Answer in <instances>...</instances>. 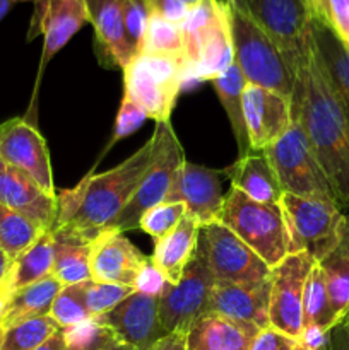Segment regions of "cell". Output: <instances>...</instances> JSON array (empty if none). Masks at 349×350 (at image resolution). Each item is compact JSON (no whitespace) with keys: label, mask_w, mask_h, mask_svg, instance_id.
<instances>
[{"label":"cell","mask_w":349,"mask_h":350,"mask_svg":"<svg viewBox=\"0 0 349 350\" xmlns=\"http://www.w3.org/2000/svg\"><path fill=\"white\" fill-rule=\"evenodd\" d=\"M103 347H84V345H68L65 344L64 350H101Z\"/></svg>","instance_id":"cell-53"},{"label":"cell","mask_w":349,"mask_h":350,"mask_svg":"<svg viewBox=\"0 0 349 350\" xmlns=\"http://www.w3.org/2000/svg\"><path fill=\"white\" fill-rule=\"evenodd\" d=\"M10 265H12V262L7 258L5 253H3L2 248H0V282H2V280H5L7 273H9V270H10Z\"/></svg>","instance_id":"cell-50"},{"label":"cell","mask_w":349,"mask_h":350,"mask_svg":"<svg viewBox=\"0 0 349 350\" xmlns=\"http://www.w3.org/2000/svg\"><path fill=\"white\" fill-rule=\"evenodd\" d=\"M53 269L51 275L62 286L91 280V250L94 238L70 228H53Z\"/></svg>","instance_id":"cell-25"},{"label":"cell","mask_w":349,"mask_h":350,"mask_svg":"<svg viewBox=\"0 0 349 350\" xmlns=\"http://www.w3.org/2000/svg\"><path fill=\"white\" fill-rule=\"evenodd\" d=\"M185 2H187L188 7H190V5H195L197 2H201V0H185Z\"/></svg>","instance_id":"cell-55"},{"label":"cell","mask_w":349,"mask_h":350,"mask_svg":"<svg viewBox=\"0 0 349 350\" xmlns=\"http://www.w3.org/2000/svg\"><path fill=\"white\" fill-rule=\"evenodd\" d=\"M224 178H228L226 170H211L185 159L164 202L185 204L187 214L194 215L198 224L204 228L218 221L224 200L222 195Z\"/></svg>","instance_id":"cell-16"},{"label":"cell","mask_w":349,"mask_h":350,"mask_svg":"<svg viewBox=\"0 0 349 350\" xmlns=\"http://www.w3.org/2000/svg\"><path fill=\"white\" fill-rule=\"evenodd\" d=\"M65 349V337H64V330H58L53 337L48 338L44 344H41L40 347H36L34 350H64Z\"/></svg>","instance_id":"cell-48"},{"label":"cell","mask_w":349,"mask_h":350,"mask_svg":"<svg viewBox=\"0 0 349 350\" xmlns=\"http://www.w3.org/2000/svg\"><path fill=\"white\" fill-rule=\"evenodd\" d=\"M216 284H259L269 279L270 267L221 222L202 228Z\"/></svg>","instance_id":"cell-13"},{"label":"cell","mask_w":349,"mask_h":350,"mask_svg":"<svg viewBox=\"0 0 349 350\" xmlns=\"http://www.w3.org/2000/svg\"><path fill=\"white\" fill-rule=\"evenodd\" d=\"M311 17L327 27L349 51V0H308Z\"/></svg>","instance_id":"cell-38"},{"label":"cell","mask_w":349,"mask_h":350,"mask_svg":"<svg viewBox=\"0 0 349 350\" xmlns=\"http://www.w3.org/2000/svg\"><path fill=\"white\" fill-rule=\"evenodd\" d=\"M23 2H34V0H23Z\"/></svg>","instance_id":"cell-57"},{"label":"cell","mask_w":349,"mask_h":350,"mask_svg":"<svg viewBox=\"0 0 349 350\" xmlns=\"http://www.w3.org/2000/svg\"><path fill=\"white\" fill-rule=\"evenodd\" d=\"M260 328L216 313L202 314L187 332V350H248Z\"/></svg>","instance_id":"cell-23"},{"label":"cell","mask_w":349,"mask_h":350,"mask_svg":"<svg viewBox=\"0 0 349 350\" xmlns=\"http://www.w3.org/2000/svg\"><path fill=\"white\" fill-rule=\"evenodd\" d=\"M245 14L277 48L294 72L313 51L308 0H226Z\"/></svg>","instance_id":"cell-4"},{"label":"cell","mask_w":349,"mask_h":350,"mask_svg":"<svg viewBox=\"0 0 349 350\" xmlns=\"http://www.w3.org/2000/svg\"><path fill=\"white\" fill-rule=\"evenodd\" d=\"M132 293V287L118 286V284L96 282V280H86L84 282L86 306H88L91 318L108 313Z\"/></svg>","instance_id":"cell-40"},{"label":"cell","mask_w":349,"mask_h":350,"mask_svg":"<svg viewBox=\"0 0 349 350\" xmlns=\"http://www.w3.org/2000/svg\"><path fill=\"white\" fill-rule=\"evenodd\" d=\"M156 156V137L106 173H89L77 187L57 193L53 228H70L96 238L125 208Z\"/></svg>","instance_id":"cell-2"},{"label":"cell","mask_w":349,"mask_h":350,"mask_svg":"<svg viewBox=\"0 0 349 350\" xmlns=\"http://www.w3.org/2000/svg\"><path fill=\"white\" fill-rule=\"evenodd\" d=\"M153 135L156 137V156L153 164L144 174L129 204L105 231L125 232L139 229L142 215L166 200L174 178L185 163V154L170 122H157Z\"/></svg>","instance_id":"cell-8"},{"label":"cell","mask_w":349,"mask_h":350,"mask_svg":"<svg viewBox=\"0 0 349 350\" xmlns=\"http://www.w3.org/2000/svg\"><path fill=\"white\" fill-rule=\"evenodd\" d=\"M185 77L187 65L181 58L139 53L123 68V96L132 99L147 118L170 122Z\"/></svg>","instance_id":"cell-5"},{"label":"cell","mask_w":349,"mask_h":350,"mask_svg":"<svg viewBox=\"0 0 349 350\" xmlns=\"http://www.w3.org/2000/svg\"><path fill=\"white\" fill-rule=\"evenodd\" d=\"M50 317L57 321L60 328H70L91 320V314L86 306L84 282L62 287L51 304Z\"/></svg>","instance_id":"cell-37"},{"label":"cell","mask_w":349,"mask_h":350,"mask_svg":"<svg viewBox=\"0 0 349 350\" xmlns=\"http://www.w3.org/2000/svg\"><path fill=\"white\" fill-rule=\"evenodd\" d=\"M58 330L60 327L50 314L29 318L3 332L0 350H34L53 337Z\"/></svg>","instance_id":"cell-35"},{"label":"cell","mask_w":349,"mask_h":350,"mask_svg":"<svg viewBox=\"0 0 349 350\" xmlns=\"http://www.w3.org/2000/svg\"><path fill=\"white\" fill-rule=\"evenodd\" d=\"M62 287L64 286L53 275H48L31 286L16 291L7 303L5 313L0 320V328L7 330L29 318L50 314L51 304Z\"/></svg>","instance_id":"cell-28"},{"label":"cell","mask_w":349,"mask_h":350,"mask_svg":"<svg viewBox=\"0 0 349 350\" xmlns=\"http://www.w3.org/2000/svg\"><path fill=\"white\" fill-rule=\"evenodd\" d=\"M328 350H349V328L339 323L328 334Z\"/></svg>","instance_id":"cell-46"},{"label":"cell","mask_w":349,"mask_h":350,"mask_svg":"<svg viewBox=\"0 0 349 350\" xmlns=\"http://www.w3.org/2000/svg\"><path fill=\"white\" fill-rule=\"evenodd\" d=\"M10 296H12V294H10V291L7 289L5 282L2 280V282H0V320H2L3 313H5V308H7V303H9Z\"/></svg>","instance_id":"cell-49"},{"label":"cell","mask_w":349,"mask_h":350,"mask_svg":"<svg viewBox=\"0 0 349 350\" xmlns=\"http://www.w3.org/2000/svg\"><path fill=\"white\" fill-rule=\"evenodd\" d=\"M311 33H313L317 60L324 72L332 98L337 103L342 118L349 129V51L327 27L315 19L311 23Z\"/></svg>","instance_id":"cell-22"},{"label":"cell","mask_w":349,"mask_h":350,"mask_svg":"<svg viewBox=\"0 0 349 350\" xmlns=\"http://www.w3.org/2000/svg\"><path fill=\"white\" fill-rule=\"evenodd\" d=\"M263 152L276 171L284 193L322 198L339 205L331 181L325 176L303 126L293 120L287 132Z\"/></svg>","instance_id":"cell-9"},{"label":"cell","mask_w":349,"mask_h":350,"mask_svg":"<svg viewBox=\"0 0 349 350\" xmlns=\"http://www.w3.org/2000/svg\"><path fill=\"white\" fill-rule=\"evenodd\" d=\"M33 17H31L27 41L34 40L38 34L43 36V53L36 75L31 109H34L36 92L40 89L41 77L51 58L72 40L79 29L91 21L86 0H34Z\"/></svg>","instance_id":"cell-12"},{"label":"cell","mask_w":349,"mask_h":350,"mask_svg":"<svg viewBox=\"0 0 349 350\" xmlns=\"http://www.w3.org/2000/svg\"><path fill=\"white\" fill-rule=\"evenodd\" d=\"M327 282L332 310L339 323L349 313V214H346L341 239L335 248L318 262Z\"/></svg>","instance_id":"cell-29"},{"label":"cell","mask_w":349,"mask_h":350,"mask_svg":"<svg viewBox=\"0 0 349 350\" xmlns=\"http://www.w3.org/2000/svg\"><path fill=\"white\" fill-rule=\"evenodd\" d=\"M185 214H187V207L181 202H163L142 215L139 229L153 236L154 239H161L180 224Z\"/></svg>","instance_id":"cell-39"},{"label":"cell","mask_w":349,"mask_h":350,"mask_svg":"<svg viewBox=\"0 0 349 350\" xmlns=\"http://www.w3.org/2000/svg\"><path fill=\"white\" fill-rule=\"evenodd\" d=\"M140 53L168 55L183 60V36L180 24L170 23L156 14H149Z\"/></svg>","instance_id":"cell-36"},{"label":"cell","mask_w":349,"mask_h":350,"mask_svg":"<svg viewBox=\"0 0 349 350\" xmlns=\"http://www.w3.org/2000/svg\"><path fill=\"white\" fill-rule=\"evenodd\" d=\"M17 2H23V0H0V23Z\"/></svg>","instance_id":"cell-52"},{"label":"cell","mask_w":349,"mask_h":350,"mask_svg":"<svg viewBox=\"0 0 349 350\" xmlns=\"http://www.w3.org/2000/svg\"><path fill=\"white\" fill-rule=\"evenodd\" d=\"M281 208L289 234V255L305 252L318 263L341 239L346 212L334 202L284 193Z\"/></svg>","instance_id":"cell-7"},{"label":"cell","mask_w":349,"mask_h":350,"mask_svg":"<svg viewBox=\"0 0 349 350\" xmlns=\"http://www.w3.org/2000/svg\"><path fill=\"white\" fill-rule=\"evenodd\" d=\"M94 320L135 350H153L156 342L166 335L159 321V297L137 291Z\"/></svg>","instance_id":"cell-15"},{"label":"cell","mask_w":349,"mask_h":350,"mask_svg":"<svg viewBox=\"0 0 349 350\" xmlns=\"http://www.w3.org/2000/svg\"><path fill=\"white\" fill-rule=\"evenodd\" d=\"M211 84L233 129V135H235L236 146H238V157H243L252 150L250 149L245 116H243V91H245L246 85L245 77L240 72L238 65L233 64L224 74L212 79Z\"/></svg>","instance_id":"cell-31"},{"label":"cell","mask_w":349,"mask_h":350,"mask_svg":"<svg viewBox=\"0 0 349 350\" xmlns=\"http://www.w3.org/2000/svg\"><path fill=\"white\" fill-rule=\"evenodd\" d=\"M339 320L332 310L325 275L318 263H315L305 284L303 293V330L315 328L328 334L337 327Z\"/></svg>","instance_id":"cell-33"},{"label":"cell","mask_w":349,"mask_h":350,"mask_svg":"<svg viewBox=\"0 0 349 350\" xmlns=\"http://www.w3.org/2000/svg\"><path fill=\"white\" fill-rule=\"evenodd\" d=\"M149 14L163 17L170 23L181 24L188 12V3L185 0H144Z\"/></svg>","instance_id":"cell-45"},{"label":"cell","mask_w":349,"mask_h":350,"mask_svg":"<svg viewBox=\"0 0 349 350\" xmlns=\"http://www.w3.org/2000/svg\"><path fill=\"white\" fill-rule=\"evenodd\" d=\"M89 9V23L94 27L96 50L99 60L108 67L123 68L132 60L133 50L123 26V0H86Z\"/></svg>","instance_id":"cell-21"},{"label":"cell","mask_w":349,"mask_h":350,"mask_svg":"<svg viewBox=\"0 0 349 350\" xmlns=\"http://www.w3.org/2000/svg\"><path fill=\"white\" fill-rule=\"evenodd\" d=\"M43 232L33 221L0 205V248L10 262L19 258Z\"/></svg>","instance_id":"cell-34"},{"label":"cell","mask_w":349,"mask_h":350,"mask_svg":"<svg viewBox=\"0 0 349 350\" xmlns=\"http://www.w3.org/2000/svg\"><path fill=\"white\" fill-rule=\"evenodd\" d=\"M243 116L250 149L266 150L281 139L293 123L291 99L269 89L246 84L243 91Z\"/></svg>","instance_id":"cell-17"},{"label":"cell","mask_w":349,"mask_h":350,"mask_svg":"<svg viewBox=\"0 0 349 350\" xmlns=\"http://www.w3.org/2000/svg\"><path fill=\"white\" fill-rule=\"evenodd\" d=\"M53 258V232L50 229L44 231L19 258L12 262L3 280L10 294L51 275Z\"/></svg>","instance_id":"cell-30"},{"label":"cell","mask_w":349,"mask_h":350,"mask_svg":"<svg viewBox=\"0 0 349 350\" xmlns=\"http://www.w3.org/2000/svg\"><path fill=\"white\" fill-rule=\"evenodd\" d=\"M153 350H187V335L168 334L156 342Z\"/></svg>","instance_id":"cell-47"},{"label":"cell","mask_w":349,"mask_h":350,"mask_svg":"<svg viewBox=\"0 0 349 350\" xmlns=\"http://www.w3.org/2000/svg\"><path fill=\"white\" fill-rule=\"evenodd\" d=\"M3 328H0V345H2V342H3Z\"/></svg>","instance_id":"cell-56"},{"label":"cell","mask_w":349,"mask_h":350,"mask_svg":"<svg viewBox=\"0 0 349 350\" xmlns=\"http://www.w3.org/2000/svg\"><path fill=\"white\" fill-rule=\"evenodd\" d=\"M224 5L226 0H201L195 5L188 7L187 16L180 24L183 36V62L187 70L197 64L205 36L219 19Z\"/></svg>","instance_id":"cell-32"},{"label":"cell","mask_w":349,"mask_h":350,"mask_svg":"<svg viewBox=\"0 0 349 350\" xmlns=\"http://www.w3.org/2000/svg\"><path fill=\"white\" fill-rule=\"evenodd\" d=\"M216 286L209 263L204 231L198 236L197 250L177 284H170L159 297V321L164 334H185L195 320L207 313V304Z\"/></svg>","instance_id":"cell-10"},{"label":"cell","mask_w":349,"mask_h":350,"mask_svg":"<svg viewBox=\"0 0 349 350\" xmlns=\"http://www.w3.org/2000/svg\"><path fill=\"white\" fill-rule=\"evenodd\" d=\"M170 282L164 279L163 273L156 269V265L153 263V260H147V263L144 265V269L140 270L139 277L135 280V286L133 291L137 293L147 294V296L161 297V294L168 289Z\"/></svg>","instance_id":"cell-44"},{"label":"cell","mask_w":349,"mask_h":350,"mask_svg":"<svg viewBox=\"0 0 349 350\" xmlns=\"http://www.w3.org/2000/svg\"><path fill=\"white\" fill-rule=\"evenodd\" d=\"M322 350H328V347H325V349H322Z\"/></svg>","instance_id":"cell-58"},{"label":"cell","mask_w":349,"mask_h":350,"mask_svg":"<svg viewBox=\"0 0 349 350\" xmlns=\"http://www.w3.org/2000/svg\"><path fill=\"white\" fill-rule=\"evenodd\" d=\"M231 34L235 64L246 84L269 89L287 99L293 98L296 72L279 48L235 7H231Z\"/></svg>","instance_id":"cell-6"},{"label":"cell","mask_w":349,"mask_h":350,"mask_svg":"<svg viewBox=\"0 0 349 350\" xmlns=\"http://www.w3.org/2000/svg\"><path fill=\"white\" fill-rule=\"evenodd\" d=\"M218 222L235 232L270 269L289 255V234L281 204H260L231 188L224 195Z\"/></svg>","instance_id":"cell-3"},{"label":"cell","mask_w":349,"mask_h":350,"mask_svg":"<svg viewBox=\"0 0 349 350\" xmlns=\"http://www.w3.org/2000/svg\"><path fill=\"white\" fill-rule=\"evenodd\" d=\"M269 279L259 284H216L207 313L262 328L269 325Z\"/></svg>","instance_id":"cell-20"},{"label":"cell","mask_w":349,"mask_h":350,"mask_svg":"<svg viewBox=\"0 0 349 350\" xmlns=\"http://www.w3.org/2000/svg\"><path fill=\"white\" fill-rule=\"evenodd\" d=\"M0 205L24 215L44 231L53 229L58 215L57 195H50L23 171L0 159Z\"/></svg>","instance_id":"cell-19"},{"label":"cell","mask_w":349,"mask_h":350,"mask_svg":"<svg viewBox=\"0 0 349 350\" xmlns=\"http://www.w3.org/2000/svg\"><path fill=\"white\" fill-rule=\"evenodd\" d=\"M233 64H235V50H233L231 34V7L226 2L221 16L205 36L197 64L188 68L187 74H190L195 81L211 82L212 79L224 74Z\"/></svg>","instance_id":"cell-27"},{"label":"cell","mask_w":349,"mask_h":350,"mask_svg":"<svg viewBox=\"0 0 349 350\" xmlns=\"http://www.w3.org/2000/svg\"><path fill=\"white\" fill-rule=\"evenodd\" d=\"M291 116L303 126L310 146L331 181L339 207L349 214V129L313 51L296 70Z\"/></svg>","instance_id":"cell-1"},{"label":"cell","mask_w":349,"mask_h":350,"mask_svg":"<svg viewBox=\"0 0 349 350\" xmlns=\"http://www.w3.org/2000/svg\"><path fill=\"white\" fill-rule=\"evenodd\" d=\"M202 226L190 214H185L180 224L161 239H156L151 260L170 284H177L197 250Z\"/></svg>","instance_id":"cell-26"},{"label":"cell","mask_w":349,"mask_h":350,"mask_svg":"<svg viewBox=\"0 0 349 350\" xmlns=\"http://www.w3.org/2000/svg\"><path fill=\"white\" fill-rule=\"evenodd\" d=\"M341 325H344V327H346V328H349V313H348V314H346V317H344V318H342Z\"/></svg>","instance_id":"cell-54"},{"label":"cell","mask_w":349,"mask_h":350,"mask_svg":"<svg viewBox=\"0 0 349 350\" xmlns=\"http://www.w3.org/2000/svg\"><path fill=\"white\" fill-rule=\"evenodd\" d=\"M147 256L123 232L103 231L92 241L91 250V280L118 284L132 287L140 270L147 263Z\"/></svg>","instance_id":"cell-18"},{"label":"cell","mask_w":349,"mask_h":350,"mask_svg":"<svg viewBox=\"0 0 349 350\" xmlns=\"http://www.w3.org/2000/svg\"><path fill=\"white\" fill-rule=\"evenodd\" d=\"M101 350H135V347H132V345L118 340V338H113V340L109 342V344H106Z\"/></svg>","instance_id":"cell-51"},{"label":"cell","mask_w":349,"mask_h":350,"mask_svg":"<svg viewBox=\"0 0 349 350\" xmlns=\"http://www.w3.org/2000/svg\"><path fill=\"white\" fill-rule=\"evenodd\" d=\"M0 159L33 178L47 193L57 195L47 142L26 116L0 125Z\"/></svg>","instance_id":"cell-14"},{"label":"cell","mask_w":349,"mask_h":350,"mask_svg":"<svg viewBox=\"0 0 349 350\" xmlns=\"http://www.w3.org/2000/svg\"><path fill=\"white\" fill-rule=\"evenodd\" d=\"M146 118H147L146 113H144L142 109L132 101V99L123 96L122 105H120V109H118V115H116V120H115V129H113L112 139H109V142L106 144V147L103 149V154L99 156V159H101L103 156H106V154L109 152V149H112L118 140H123L125 137H129L130 133L135 132V130L142 125Z\"/></svg>","instance_id":"cell-42"},{"label":"cell","mask_w":349,"mask_h":350,"mask_svg":"<svg viewBox=\"0 0 349 350\" xmlns=\"http://www.w3.org/2000/svg\"><path fill=\"white\" fill-rule=\"evenodd\" d=\"M248 350H305L300 338H293L272 327L259 330Z\"/></svg>","instance_id":"cell-43"},{"label":"cell","mask_w":349,"mask_h":350,"mask_svg":"<svg viewBox=\"0 0 349 350\" xmlns=\"http://www.w3.org/2000/svg\"><path fill=\"white\" fill-rule=\"evenodd\" d=\"M122 16L127 38H129V43L133 50V57H135L142 51L149 12H147L144 0H123Z\"/></svg>","instance_id":"cell-41"},{"label":"cell","mask_w":349,"mask_h":350,"mask_svg":"<svg viewBox=\"0 0 349 350\" xmlns=\"http://www.w3.org/2000/svg\"><path fill=\"white\" fill-rule=\"evenodd\" d=\"M231 188H236L260 204H281L283 187L263 150H250L238 157L231 167H226Z\"/></svg>","instance_id":"cell-24"},{"label":"cell","mask_w":349,"mask_h":350,"mask_svg":"<svg viewBox=\"0 0 349 350\" xmlns=\"http://www.w3.org/2000/svg\"><path fill=\"white\" fill-rule=\"evenodd\" d=\"M308 253H291L270 269L269 325L293 338L303 334V293L315 265Z\"/></svg>","instance_id":"cell-11"}]
</instances>
